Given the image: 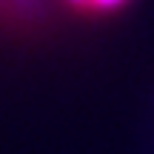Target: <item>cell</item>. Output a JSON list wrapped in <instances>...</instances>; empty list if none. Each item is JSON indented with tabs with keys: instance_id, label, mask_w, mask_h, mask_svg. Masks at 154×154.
<instances>
[{
	"instance_id": "cell-1",
	"label": "cell",
	"mask_w": 154,
	"mask_h": 154,
	"mask_svg": "<svg viewBox=\"0 0 154 154\" xmlns=\"http://www.w3.org/2000/svg\"><path fill=\"white\" fill-rule=\"evenodd\" d=\"M57 14L54 0H0V40H37Z\"/></svg>"
},
{
	"instance_id": "cell-2",
	"label": "cell",
	"mask_w": 154,
	"mask_h": 154,
	"mask_svg": "<svg viewBox=\"0 0 154 154\" xmlns=\"http://www.w3.org/2000/svg\"><path fill=\"white\" fill-rule=\"evenodd\" d=\"M66 20L80 23H109L131 9L134 0H54Z\"/></svg>"
}]
</instances>
